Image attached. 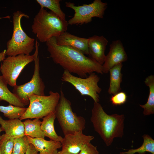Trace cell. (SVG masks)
Wrapping results in <instances>:
<instances>
[{"label":"cell","mask_w":154,"mask_h":154,"mask_svg":"<svg viewBox=\"0 0 154 154\" xmlns=\"http://www.w3.org/2000/svg\"><path fill=\"white\" fill-rule=\"evenodd\" d=\"M41 8H46L50 9L62 19L66 20V15L60 7V0H37Z\"/></svg>","instance_id":"cb8c5ba5"},{"label":"cell","mask_w":154,"mask_h":154,"mask_svg":"<svg viewBox=\"0 0 154 154\" xmlns=\"http://www.w3.org/2000/svg\"><path fill=\"white\" fill-rule=\"evenodd\" d=\"M27 108L10 104L7 106H0V112L9 119H19L25 113Z\"/></svg>","instance_id":"603a6c76"},{"label":"cell","mask_w":154,"mask_h":154,"mask_svg":"<svg viewBox=\"0 0 154 154\" xmlns=\"http://www.w3.org/2000/svg\"><path fill=\"white\" fill-rule=\"evenodd\" d=\"M47 50L54 62L60 65L64 70L76 74L80 77L85 78L94 72L102 74V65L94 60L86 56L76 48L58 45L55 37L46 42Z\"/></svg>","instance_id":"6da1fadb"},{"label":"cell","mask_w":154,"mask_h":154,"mask_svg":"<svg viewBox=\"0 0 154 154\" xmlns=\"http://www.w3.org/2000/svg\"><path fill=\"white\" fill-rule=\"evenodd\" d=\"M78 154H99L96 146L89 143L86 144Z\"/></svg>","instance_id":"83f0119b"},{"label":"cell","mask_w":154,"mask_h":154,"mask_svg":"<svg viewBox=\"0 0 154 154\" xmlns=\"http://www.w3.org/2000/svg\"><path fill=\"white\" fill-rule=\"evenodd\" d=\"M60 98L55 110V114L64 135L83 131L86 121L72 111L70 101L65 97L60 88Z\"/></svg>","instance_id":"5b68a950"},{"label":"cell","mask_w":154,"mask_h":154,"mask_svg":"<svg viewBox=\"0 0 154 154\" xmlns=\"http://www.w3.org/2000/svg\"><path fill=\"white\" fill-rule=\"evenodd\" d=\"M0 154H2L0 148Z\"/></svg>","instance_id":"d6a6232c"},{"label":"cell","mask_w":154,"mask_h":154,"mask_svg":"<svg viewBox=\"0 0 154 154\" xmlns=\"http://www.w3.org/2000/svg\"><path fill=\"white\" fill-rule=\"evenodd\" d=\"M40 154L39 153V154Z\"/></svg>","instance_id":"836d02e7"},{"label":"cell","mask_w":154,"mask_h":154,"mask_svg":"<svg viewBox=\"0 0 154 154\" xmlns=\"http://www.w3.org/2000/svg\"><path fill=\"white\" fill-rule=\"evenodd\" d=\"M34 54H20L5 57L0 71L7 84L13 87L16 85L17 80L21 72L27 64L34 61Z\"/></svg>","instance_id":"30bf717a"},{"label":"cell","mask_w":154,"mask_h":154,"mask_svg":"<svg viewBox=\"0 0 154 154\" xmlns=\"http://www.w3.org/2000/svg\"><path fill=\"white\" fill-rule=\"evenodd\" d=\"M108 3L101 0H95L88 4L76 6L70 2H65L66 7L73 9L75 12L73 17L68 21L69 25H82L91 22L92 18H103Z\"/></svg>","instance_id":"ba28073f"},{"label":"cell","mask_w":154,"mask_h":154,"mask_svg":"<svg viewBox=\"0 0 154 154\" xmlns=\"http://www.w3.org/2000/svg\"><path fill=\"white\" fill-rule=\"evenodd\" d=\"M14 139L3 134L0 137V148L2 154H12Z\"/></svg>","instance_id":"484cf974"},{"label":"cell","mask_w":154,"mask_h":154,"mask_svg":"<svg viewBox=\"0 0 154 154\" xmlns=\"http://www.w3.org/2000/svg\"></svg>","instance_id":"e575fe53"},{"label":"cell","mask_w":154,"mask_h":154,"mask_svg":"<svg viewBox=\"0 0 154 154\" xmlns=\"http://www.w3.org/2000/svg\"><path fill=\"white\" fill-rule=\"evenodd\" d=\"M6 56V50L5 49L0 52V62L4 59Z\"/></svg>","instance_id":"f546056e"},{"label":"cell","mask_w":154,"mask_h":154,"mask_svg":"<svg viewBox=\"0 0 154 154\" xmlns=\"http://www.w3.org/2000/svg\"><path fill=\"white\" fill-rule=\"evenodd\" d=\"M23 17H29L19 11L13 14V33L11 38L7 43L6 54L8 56L29 55L35 48V39L29 37L22 28L21 20Z\"/></svg>","instance_id":"277c9868"},{"label":"cell","mask_w":154,"mask_h":154,"mask_svg":"<svg viewBox=\"0 0 154 154\" xmlns=\"http://www.w3.org/2000/svg\"><path fill=\"white\" fill-rule=\"evenodd\" d=\"M68 25L66 20L41 8L34 18L31 29L37 39L44 42L66 32Z\"/></svg>","instance_id":"3957f363"},{"label":"cell","mask_w":154,"mask_h":154,"mask_svg":"<svg viewBox=\"0 0 154 154\" xmlns=\"http://www.w3.org/2000/svg\"><path fill=\"white\" fill-rule=\"evenodd\" d=\"M49 94L48 96L33 95L29 96V106L19 119L21 120L29 118L40 119L55 112L60 95L52 91Z\"/></svg>","instance_id":"8992f818"},{"label":"cell","mask_w":154,"mask_h":154,"mask_svg":"<svg viewBox=\"0 0 154 154\" xmlns=\"http://www.w3.org/2000/svg\"><path fill=\"white\" fill-rule=\"evenodd\" d=\"M7 83L1 75H0V100H4L9 104L25 108V105L8 89Z\"/></svg>","instance_id":"d6986e66"},{"label":"cell","mask_w":154,"mask_h":154,"mask_svg":"<svg viewBox=\"0 0 154 154\" xmlns=\"http://www.w3.org/2000/svg\"><path fill=\"white\" fill-rule=\"evenodd\" d=\"M0 125L8 137L14 139L24 135V123L19 119L5 120L0 115Z\"/></svg>","instance_id":"9a60e30c"},{"label":"cell","mask_w":154,"mask_h":154,"mask_svg":"<svg viewBox=\"0 0 154 154\" xmlns=\"http://www.w3.org/2000/svg\"><path fill=\"white\" fill-rule=\"evenodd\" d=\"M39 43L37 39L35 50L34 54L35 68L34 74L30 81L20 85L14 87L13 93L26 106L29 104V98L33 95H45V85L40 77L39 60L38 55Z\"/></svg>","instance_id":"52a82bcc"},{"label":"cell","mask_w":154,"mask_h":154,"mask_svg":"<svg viewBox=\"0 0 154 154\" xmlns=\"http://www.w3.org/2000/svg\"><path fill=\"white\" fill-rule=\"evenodd\" d=\"M128 57L123 44L119 40L113 41L110 45L108 54L102 65L103 73H107L114 66L127 60Z\"/></svg>","instance_id":"7c38bea8"},{"label":"cell","mask_w":154,"mask_h":154,"mask_svg":"<svg viewBox=\"0 0 154 154\" xmlns=\"http://www.w3.org/2000/svg\"><path fill=\"white\" fill-rule=\"evenodd\" d=\"M56 154H70L67 153H63L60 152V151H58Z\"/></svg>","instance_id":"4dcf8cb0"},{"label":"cell","mask_w":154,"mask_h":154,"mask_svg":"<svg viewBox=\"0 0 154 154\" xmlns=\"http://www.w3.org/2000/svg\"><path fill=\"white\" fill-rule=\"evenodd\" d=\"M57 44L60 46L72 47L88 55V38L79 37L65 32L55 37Z\"/></svg>","instance_id":"5bb4252c"},{"label":"cell","mask_w":154,"mask_h":154,"mask_svg":"<svg viewBox=\"0 0 154 154\" xmlns=\"http://www.w3.org/2000/svg\"><path fill=\"white\" fill-rule=\"evenodd\" d=\"M38 153L34 146L30 143L25 154H38Z\"/></svg>","instance_id":"f1b7e54d"},{"label":"cell","mask_w":154,"mask_h":154,"mask_svg":"<svg viewBox=\"0 0 154 154\" xmlns=\"http://www.w3.org/2000/svg\"><path fill=\"white\" fill-rule=\"evenodd\" d=\"M2 131V130L1 129V127L0 126V137L1 136V133Z\"/></svg>","instance_id":"1f68e13d"},{"label":"cell","mask_w":154,"mask_h":154,"mask_svg":"<svg viewBox=\"0 0 154 154\" xmlns=\"http://www.w3.org/2000/svg\"><path fill=\"white\" fill-rule=\"evenodd\" d=\"M13 142L12 154H25L30 143L26 135L14 138Z\"/></svg>","instance_id":"d4e9b609"},{"label":"cell","mask_w":154,"mask_h":154,"mask_svg":"<svg viewBox=\"0 0 154 154\" xmlns=\"http://www.w3.org/2000/svg\"><path fill=\"white\" fill-rule=\"evenodd\" d=\"M27 137L30 143L34 146L40 154H56L58 149L62 147L60 142Z\"/></svg>","instance_id":"2e32d148"},{"label":"cell","mask_w":154,"mask_h":154,"mask_svg":"<svg viewBox=\"0 0 154 154\" xmlns=\"http://www.w3.org/2000/svg\"><path fill=\"white\" fill-rule=\"evenodd\" d=\"M143 142L139 147L135 149H128L126 152H121L120 154H145L148 152L154 154V140L149 135L144 134L142 136Z\"/></svg>","instance_id":"7402d4cb"},{"label":"cell","mask_w":154,"mask_h":154,"mask_svg":"<svg viewBox=\"0 0 154 154\" xmlns=\"http://www.w3.org/2000/svg\"><path fill=\"white\" fill-rule=\"evenodd\" d=\"M94 138L92 136L84 134L82 131L64 135L61 142L62 149L60 151L70 154H78L84 146Z\"/></svg>","instance_id":"8fae6325"},{"label":"cell","mask_w":154,"mask_h":154,"mask_svg":"<svg viewBox=\"0 0 154 154\" xmlns=\"http://www.w3.org/2000/svg\"><path fill=\"white\" fill-rule=\"evenodd\" d=\"M127 96L123 92H119L113 95L110 98V101L114 106L121 105L125 104L127 100Z\"/></svg>","instance_id":"4316f807"},{"label":"cell","mask_w":154,"mask_h":154,"mask_svg":"<svg viewBox=\"0 0 154 154\" xmlns=\"http://www.w3.org/2000/svg\"><path fill=\"white\" fill-rule=\"evenodd\" d=\"M56 118L55 112L43 117L41 121V129L45 137L50 140L61 142L63 138L57 134L54 129V123Z\"/></svg>","instance_id":"e0dca14e"},{"label":"cell","mask_w":154,"mask_h":154,"mask_svg":"<svg viewBox=\"0 0 154 154\" xmlns=\"http://www.w3.org/2000/svg\"><path fill=\"white\" fill-rule=\"evenodd\" d=\"M24 127V135L33 138L44 139L45 136L41 129V121L39 119L33 120L29 119L23 122Z\"/></svg>","instance_id":"ffe728a7"},{"label":"cell","mask_w":154,"mask_h":154,"mask_svg":"<svg viewBox=\"0 0 154 154\" xmlns=\"http://www.w3.org/2000/svg\"><path fill=\"white\" fill-rule=\"evenodd\" d=\"M88 55L100 64L104 63L105 52L108 41L103 36L94 35L88 38Z\"/></svg>","instance_id":"4fadbf2b"},{"label":"cell","mask_w":154,"mask_h":154,"mask_svg":"<svg viewBox=\"0 0 154 154\" xmlns=\"http://www.w3.org/2000/svg\"><path fill=\"white\" fill-rule=\"evenodd\" d=\"M61 80L71 84L82 96H88L92 98L95 102H99L102 89L98 85L100 78L94 72L89 74L85 78L74 76L64 70Z\"/></svg>","instance_id":"9c48e42d"},{"label":"cell","mask_w":154,"mask_h":154,"mask_svg":"<svg viewBox=\"0 0 154 154\" xmlns=\"http://www.w3.org/2000/svg\"><path fill=\"white\" fill-rule=\"evenodd\" d=\"M122 66V63L119 64L113 67L109 71L110 83L108 92L109 94L114 95L120 91L121 84L122 81L121 70Z\"/></svg>","instance_id":"ac0fdd59"},{"label":"cell","mask_w":154,"mask_h":154,"mask_svg":"<svg viewBox=\"0 0 154 154\" xmlns=\"http://www.w3.org/2000/svg\"><path fill=\"white\" fill-rule=\"evenodd\" d=\"M124 119V114L108 115L100 103L94 102L90 120L94 130L107 146L112 144L115 138L123 137Z\"/></svg>","instance_id":"7a4b0ae2"},{"label":"cell","mask_w":154,"mask_h":154,"mask_svg":"<svg viewBox=\"0 0 154 154\" xmlns=\"http://www.w3.org/2000/svg\"><path fill=\"white\" fill-rule=\"evenodd\" d=\"M144 82L149 87V94L147 102L144 105H139L143 110V113L145 116L154 114V76L150 75L145 79Z\"/></svg>","instance_id":"44dd1931"}]
</instances>
